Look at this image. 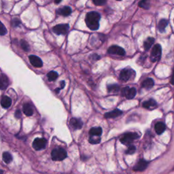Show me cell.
<instances>
[{
    "mask_svg": "<svg viewBox=\"0 0 174 174\" xmlns=\"http://www.w3.org/2000/svg\"><path fill=\"white\" fill-rule=\"evenodd\" d=\"M101 19V15L98 12L93 11L88 12L85 19V22L87 27L90 30H97L99 27V21Z\"/></svg>",
    "mask_w": 174,
    "mask_h": 174,
    "instance_id": "6da1fadb",
    "label": "cell"
},
{
    "mask_svg": "<svg viewBox=\"0 0 174 174\" xmlns=\"http://www.w3.org/2000/svg\"><path fill=\"white\" fill-rule=\"evenodd\" d=\"M51 156L53 161H61L67 157V152L63 148H56L51 152Z\"/></svg>",
    "mask_w": 174,
    "mask_h": 174,
    "instance_id": "7a4b0ae2",
    "label": "cell"
},
{
    "mask_svg": "<svg viewBox=\"0 0 174 174\" xmlns=\"http://www.w3.org/2000/svg\"><path fill=\"white\" fill-rule=\"evenodd\" d=\"M139 138V135L136 133H128L125 134L121 138V142L125 145H129L135 140Z\"/></svg>",
    "mask_w": 174,
    "mask_h": 174,
    "instance_id": "3957f363",
    "label": "cell"
},
{
    "mask_svg": "<svg viewBox=\"0 0 174 174\" xmlns=\"http://www.w3.org/2000/svg\"><path fill=\"white\" fill-rule=\"evenodd\" d=\"M161 46L159 44H156L153 47L150 55V59L152 62H156L161 57Z\"/></svg>",
    "mask_w": 174,
    "mask_h": 174,
    "instance_id": "277c9868",
    "label": "cell"
},
{
    "mask_svg": "<svg viewBox=\"0 0 174 174\" xmlns=\"http://www.w3.org/2000/svg\"><path fill=\"white\" fill-rule=\"evenodd\" d=\"M47 141L44 138H36L33 142V148L36 150H41L46 148Z\"/></svg>",
    "mask_w": 174,
    "mask_h": 174,
    "instance_id": "5b68a950",
    "label": "cell"
},
{
    "mask_svg": "<svg viewBox=\"0 0 174 174\" xmlns=\"http://www.w3.org/2000/svg\"><path fill=\"white\" fill-rule=\"evenodd\" d=\"M68 24H60L53 27V31L57 35H65L69 30Z\"/></svg>",
    "mask_w": 174,
    "mask_h": 174,
    "instance_id": "8992f818",
    "label": "cell"
},
{
    "mask_svg": "<svg viewBox=\"0 0 174 174\" xmlns=\"http://www.w3.org/2000/svg\"><path fill=\"white\" fill-rule=\"evenodd\" d=\"M108 53L112 55H116L119 56H124L125 55V51L123 48L118 46H112L107 50Z\"/></svg>",
    "mask_w": 174,
    "mask_h": 174,
    "instance_id": "52a82bcc",
    "label": "cell"
},
{
    "mask_svg": "<svg viewBox=\"0 0 174 174\" xmlns=\"http://www.w3.org/2000/svg\"><path fill=\"white\" fill-rule=\"evenodd\" d=\"M133 70L131 69H124L121 71V73H120V79L122 81L126 82L131 78V76H133Z\"/></svg>",
    "mask_w": 174,
    "mask_h": 174,
    "instance_id": "ba28073f",
    "label": "cell"
},
{
    "mask_svg": "<svg viewBox=\"0 0 174 174\" xmlns=\"http://www.w3.org/2000/svg\"><path fill=\"white\" fill-rule=\"evenodd\" d=\"M148 165V162L145 161L144 159H141L139 161L138 163H137L133 167V170L135 172H142V171L145 170L146 169Z\"/></svg>",
    "mask_w": 174,
    "mask_h": 174,
    "instance_id": "9c48e42d",
    "label": "cell"
},
{
    "mask_svg": "<svg viewBox=\"0 0 174 174\" xmlns=\"http://www.w3.org/2000/svg\"><path fill=\"white\" fill-rule=\"evenodd\" d=\"M29 61L31 64L35 67H42L43 65V62L41 60V59L38 57V56L35 55H30L29 56Z\"/></svg>",
    "mask_w": 174,
    "mask_h": 174,
    "instance_id": "30bf717a",
    "label": "cell"
},
{
    "mask_svg": "<svg viewBox=\"0 0 174 174\" xmlns=\"http://www.w3.org/2000/svg\"><path fill=\"white\" fill-rule=\"evenodd\" d=\"M143 107L146 108L148 110H152L157 107V104H156L155 100H154L152 99H150L149 100H148L144 103Z\"/></svg>",
    "mask_w": 174,
    "mask_h": 174,
    "instance_id": "8fae6325",
    "label": "cell"
},
{
    "mask_svg": "<svg viewBox=\"0 0 174 174\" xmlns=\"http://www.w3.org/2000/svg\"><path fill=\"white\" fill-rule=\"evenodd\" d=\"M8 85H9V80L8 77L4 74H2L0 76V89L5 90Z\"/></svg>",
    "mask_w": 174,
    "mask_h": 174,
    "instance_id": "7c38bea8",
    "label": "cell"
},
{
    "mask_svg": "<svg viewBox=\"0 0 174 174\" xmlns=\"http://www.w3.org/2000/svg\"><path fill=\"white\" fill-rule=\"evenodd\" d=\"M70 125L74 129H80L82 127L83 123H82L80 119L73 118L70 120Z\"/></svg>",
    "mask_w": 174,
    "mask_h": 174,
    "instance_id": "4fadbf2b",
    "label": "cell"
},
{
    "mask_svg": "<svg viewBox=\"0 0 174 174\" xmlns=\"http://www.w3.org/2000/svg\"><path fill=\"white\" fill-rule=\"evenodd\" d=\"M121 114H122V111L118 109H116V110L111 111V112L105 114L104 116L105 118H116V117L121 116Z\"/></svg>",
    "mask_w": 174,
    "mask_h": 174,
    "instance_id": "5bb4252c",
    "label": "cell"
},
{
    "mask_svg": "<svg viewBox=\"0 0 174 174\" xmlns=\"http://www.w3.org/2000/svg\"><path fill=\"white\" fill-rule=\"evenodd\" d=\"M72 9L69 6H65L62 8H60V9L57 10L56 12H57L58 15L63 16H67L71 15L72 13Z\"/></svg>",
    "mask_w": 174,
    "mask_h": 174,
    "instance_id": "9a60e30c",
    "label": "cell"
},
{
    "mask_svg": "<svg viewBox=\"0 0 174 174\" xmlns=\"http://www.w3.org/2000/svg\"><path fill=\"white\" fill-rule=\"evenodd\" d=\"M165 129H166V127H165V125L163 123V122H159L155 125V129L156 133L158 134V135H161L162 133L164 132L165 131Z\"/></svg>",
    "mask_w": 174,
    "mask_h": 174,
    "instance_id": "2e32d148",
    "label": "cell"
},
{
    "mask_svg": "<svg viewBox=\"0 0 174 174\" xmlns=\"http://www.w3.org/2000/svg\"><path fill=\"white\" fill-rule=\"evenodd\" d=\"M12 104V100L8 96L3 97L1 100V105L4 108H8Z\"/></svg>",
    "mask_w": 174,
    "mask_h": 174,
    "instance_id": "e0dca14e",
    "label": "cell"
},
{
    "mask_svg": "<svg viewBox=\"0 0 174 174\" xmlns=\"http://www.w3.org/2000/svg\"><path fill=\"white\" fill-rule=\"evenodd\" d=\"M22 110H23L24 114L27 116H31L33 115V110L32 109V107L29 104H25L23 105V107H22Z\"/></svg>",
    "mask_w": 174,
    "mask_h": 174,
    "instance_id": "ac0fdd59",
    "label": "cell"
},
{
    "mask_svg": "<svg viewBox=\"0 0 174 174\" xmlns=\"http://www.w3.org/2000/svg\"><path fill=\"white\" fill-rule=\"evenodd\" d=\"M168 25V21L166 19H161L159 21V23L158 25L159 30L161 33H163L165 31V28Z\"/></svg>",
    "mask_w": 174,
    "mask_h": 174,
    "instance_id": "d6986e66",
    "label": "cell"
},
{
    "mask_svg": "<svg viewBox=\"0 0 174 174\" xmlns=\"http://www.w3.org/2000/svg\"><path fill=\"white\" fill-rule=\"evenodd\" d=\"M154 84H155V82L152 78H147L142 82V87L146 88V89H150V88L153 87Z\"/></svg>",
    "mask_w": 174,
    "mask_h": 174,
    "instance_id": "ffe728a7",
    "label": "cell"
},
{
    "mask_svg": "<svg viewBox=\"0 0 174 174\" xmlns=\"http://www.w3.org/2000/svg\"><path fill=\"white\" fill-rule=\"evenodd\" d=\"M154 42H155V39L153 38H148L144 42V46L145 50H148L151 48V46L153 45Z\"/></svg>",
    "mask_w": 174,
    "mask_h": 174,
    "instance_id": "44dd1931",
    "label": "cell"
},
{
    "mask_svg": "<svg viewBox=\"0 0 174 174\" xmlns=\"http://www.w3.org/2000/svg\"><path fill=\"white\" fill-rule=\"evenodd\" d=\"M90 135L101 136L102 134V129L101 127H93L89 131Z\"/></svg>",
    "mask_w": 174,
    "mask_h": 174,
    "instance_id": "7402d4cb",
    "label": "cell"
},
{
    "mask_svg": "<svg viewBox=\"0 0 174 174\" xmlns=\"http://www.w3.org/2000/svg\"><path fill=\"white\" fill-rule=\"evenodd\" d=\"M136 95V90H135V88H129V90H128L127 91V93L126 94V97L127 99H133L134 97Z\"/></svg>",
    "mask_w": 174,
    "mask_h": 174,
    "instance_id": "603a6c76",
    "label": "cell"
},
{
    "mask_svg": "<svg viewBox=\"0 0 174 174\" xmlns=\"http://www.w3.org/2000/svg\"><path fill=\"white\" fill-rule=\"evenodd\" d=\"M150 5V0H142V1L139 3V6L145 10L149 9Z\"/></svg>",
    "mask_w": 174,
    "mask_h": 174,
    "instance_id": "cb8c5ba5",
    "label": "cell"
},
{
    "mask_svg": "<svg viewBox=\"0 0 174 174\" xmlns=\"http://www.w3.org/2000/svg\"><path fill=\"white\" fill-rule=\"evenodd\" d=\"M3 160L5 163H10L12 160V156L9 152H5L3 153Z\"/></svg>",
    "mask_w": 174,
    "mask_h": 174,
    "instance_id": "d4e9b609",
    "label": "cell"
},
{
    "mask_svg": "<svg viewBox=\"0 0 174 174\" xmlns=\"http://www.w3.org/2000/svg\"><path fill=\"white\" fill-rule=\"evenodd\" d=\"M47 76L49 81H55L58 78V73L55 72V71H51V72L47 74Z\"/></svg>",
    "mask_w": 174,
    "mask_h": 174,
    "instance_id": "484cf974",
    "label": "cell"
},
{
    "mask_svg": "<svg viewBox=\"0 0 174 174\" xmlns=\"http://www.w3.org/2000/svg\"><path fill=\"white\" fill-rule=\"evenodd\" d=\"M88 142L92 144H99L101 142L100 136H95V135H91L90 138H89Z\"/></svg>",
    "mask_w": 174,
    "mask_h": 174,
    "instance_id": "4316f807",
    "label": "cell"
},
{
    "mask_svg": "<svg viewBox=\"0 0 174 174\" xmlns=\"http://www.w3.org/2000/svg\"><path fill=\"white\" fill-rule=\"evenodd\" d=\"M119 89H120L119 87L116 84H111V85H109V86H107V90L109 92H112V93L117 92V91L119 90Z\"/></svg>",
    "mask_w": 174,
    "mask_h": 174,
    "instance_id": "83f0119b",
    "label": "cell"
},
{
    "mask_svg": "<svg viewBox=\"0 0 174 174\" xmlns=\"http://www.w3.org/2000/svg\"><path fill=\"white\" fill-rule=\"evenodd\" d=\"M21 45L22 48L25 51H26V52H28V51H29V49H30L29 45L26 41L23 40V39H22V40L21 41Z\"/></svg>",
    "mask_w": 174,
    "mask_h": 174,
    "instance_id": "f1b7e54d",
    "label": "cell"
},
{
    "mask_svg": "<svg viewBox=\"0 0 174 174\" xmlns=\"http://www.w3.org/2000/svg\"><path fill=\"white\" fill-rule=\"evenodd\" d=\"M7 29L4 25V24L0 21V36H4L7 33Z\"/></svg>",
    "mask_w": 174,
    "mask_h": 174,
    "instance_id": "f546056e",
    "label": "cell"
},
{
    "mask_svg": "<svg viewBox=\"0 0 174 174\" xmlns=\"http://www.w3.org/2000/svg\"><path fill=\"white\" fill-rule=\"evenodd\" d=\"M136 148L134 145H130V146L128 148V149L126 150V154L128 155H133L135 152Z\"/></svg>",
    "mask_w": 174,
    "mask_h": 174,
    "instance_id": "4dcf8cb0",
    "label": "cell"
},
{
    "mask_svg": "<svg viewBox=\"0 0 174 174\" xmlns=\"http://www.w3.org/2000/svg\"><path fill=\"white\" fill-rule=\"evenodd\" d=\"M11 23H12V25L14 27H18L19 25H21V21H20V20L18 19L17 18H15V19H12V22H11Z\"/></svg>",
    "mask_w": 174,
    "mask_h": 174,
    "instance_id": "1f68e13d",
    "label": "cell"
},
{
    "mask_svg": "<svg viewBox=\"0 0 174 174\" xmlns=\"http://www.w3.org/2000/svg\"><path fill=\"white\" fill-rule=\"evenodd\" d=\"M92 1L96 5H103L106 3V0H92Z\"/></svg>",
    "mask_w": 174,
    "mask_h": 174,
    "instance_id": "d6a6232c",
    "label": "cell"
},
{
    "mask_svg": "<svg viewBox=\"0 0 174 174\" xmlns=\"http://www.w3.org/2000/svg\"><path fill=\"white\" fill-rule=\"evenodd\" d=\"M129 87H125V88H122V96H125V95H126L127 91H128V90H129Z\"/></svg>",
    "mask_w": 174,
    "mask_h": 174,
    "instance_id": "836d02e7",
    "label": "cell"
},
{
    "mask_svg": "<svg viewBox=\"0 0 174 174\" xmlns=\"http://www.w3.org/2000/svg\"><path fill=\"white\" fill-rule=\"evenodd\" d=\"M21 116V112L20 110H17L15 112V117L16 118H20Z\"/></svg>",
    "mask_w": 174,
    "mask_h": 174,
    "instance_id": "e575fe53",
    "label": "cell"
},
{
    "mask_svg": "<svg viewBox=\"0 0 174 174\" xmlns=\"http://www.w3.org/2000/svg\"><path fill=\"white\" fill-rule=\"evenodd\" d=\"M171 83L174 85V69L173 70V73L172 76V79H171Z\"/></svg>",
    "mask_w": 174,
    "mask_h": 174,
    "instance_id": "d590c367",
    "label": "cell"
},
{
    "mask_svg": "<svg viewBox=\"0 0 174 174\" xmlns=\"http://www.w3.org/2000/svg\"><path fill=\"white\" fill-rule=\"evenodd\" d=\"M65 82L64 81H61V88H63L65 87Z\"/></svg>",
    "mask_w": 174,
    "mask_h": 174,
    "instance_id": "8d00e7d4",
    "label": "cell"
},
{
    "mask_svg": "<svg viewBox=\"0 0 174 174\" xmlns=\"http://www.w3.org/2000/svg\"><path fill=\"white\" fill-rule=\"evenodd\" d=\"M62 0H55V3L56 4H59L60 2H61Z\"/></svg>",
    "mask_w": 174,
    "mask_h": 174,
    "instance_id": "74e56055",
    "label": "cell"
},
{
    "mask_svg": "<svg viewBox=\"0 0 174 174\" xmlns=\"http://www.w3.org/2000/svg\"><path fill=\"white\" fill-rule=\"evenodd\" d=\"M60 89H61V88H56V93H59Z\"/></svg>",
    "mask_w": 174,
    "mask_h": 174,
    "instance_id": "f35d334b",
    "label": "cell"
},
{
    "mask_svg": "<svg viewBox=\"0 0 174 174\" xmlns=\"http://www.w3.org/2000/svg\"><path fill=\"white\" fill-rule=\"evenodd\" d=\"M3 173H4V172L2 170H0V174H3Z\"/></svg>",
    "mask_w": 174,
    "mask_h": 174,
    "instance_id": "ab89813d",
    "label": "cell"
},
{
    "mask_svg": "<svg viewBox=\"0 0 174 174\" xmlns=\"http://www.w3.org/2000/svg\"><path fill=\"white\" fill-rule=\"evenodd\" d=\"M117 1H121V0H117Z\"/></svg>",
    "mask_w": 174,
    "mask_h": 174,
    "instance_id": "60d3db41",
    "label": "cell"
}]
</instances>
